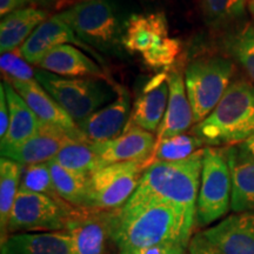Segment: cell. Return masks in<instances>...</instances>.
I'll use <instances>...</instances> for the list:
<instances>
[{"label":"cell","instance_id":"obj_29","mask_svg":"<svg viewBox=\"0 0 254 254\" xmlns=\"http://www.w3.org/2000/svg\"><path fill=\"white\" fill-rule=\"evenodd\" d=\"M204 141L193 133L172 136L157 141L154 147L152 163L153 161H178L190 158L196 152L202 150Z\"/></svg>","mask_w":254,"mask_h":254},{"label":"cell","instance_id":"obj_30","mask_svg":"<svg viewBox=\"0 0 254 254\" xmlns=\"http://www.w3.org/2000/svg\"><path fill=\"white\" fill-rule=\"evenodd\" d=\"M225 47L254 84V25L249 24L233 32L225 41Z\"/></svg>","mask_w":254,"mask_h":254},{"label":"cell","instance_id":"obj_3","mask_svg":"<svg viewBox=\"0 0 254 254\" xmlns=\"http://www.w3.org/2000/svg\"><path fill=\"white\" fill-rule=\"evenodd\" d=\"M193 134L205 145L236 146L254 134V84L232 82L207 118L196 124Z\"/></svg>","mask_w":254,"mask_h":254},{"label":"cell","instance_id":"obj_15","mask_svg":"<svg viewBox=\"0 0 254 254\" xmlns=\"http://www.w3.org/2000/svg\"><path fill=\"white\" fill-rule=\"evenodd\" d=\"M97 63L79 47L65 44L50 50L36 66L60 77L94 78L109 82L107 72Z\"/></svg>","mask_w":254,"mask_h":254},{"label":"cell","instance_id":"obj_21","mask_svg":"<svg viewBox=\"0 0 254 254\" xmlns=\"http://www.w3.org/2000/svg\"><path fill=\"white\" fill-rule=\"evenodd\" d=\"M6 80L11 82L14 90L26 101V104L40 122L67 129V131H79L74 120L59 106V104L37 80L18 81L8 80V79Z\"/></svg>","mask_w":254,"mask_h":254},{"label":"cell","instance_id":"obj_8","mask_svg":"<svg viewBox=\"0 0 254 254\" xmlns=\"http://www.w3.org/2000/svg\"><path fill=\"white\" fill-rule=\"evenodd\" d=\"M150 163L126 161L106 165L90 177L85 209L117 211L127 204Z\"/></svg>","mask_w":254,"mask_h":254},{"label":"cell","instance_id":"obj_2","mask_svg":"<svg viewBox=\"0 0 254 254\" xmlns=\"http://www.w3.org/2000/svg\"><path fill=\"white\" fill-rule=\"evenodd\" d=\"M205 148L178 161H153L126 205L160 201L195 212Z\"/></svg>","mask_w":254,"mask_h":254},{"label":"cell","instance_id":"obj_18","mask_svg":"<svg viewBox=\"0 0 254 254\" xmlns=\"http://www.w3.org/2000/svg\"><path fill=\"white\" fill-rule=\"evenodd\" d=\"M170 97L164 119L157 132V141L186 133L194 123V114L187 97L183 73L173 69L168 73Z\"/></svg>","mask_w":254,"mask_h":254},{"label":"cell","instance_id":"obj_40","mask_svg":"<svg viewBox=\"0 0 254 254\" xmlns=\"http://www.w3.org/2000/svg\"><path fill=\"white\" fill-rule=\"evenodd\" d=\"M247 7H249L250 13L252 14L253 17H254V0H250V1H249V5H247Z\"/></svg>","mask_w":254,"mask_h":254},{"label":"cell","instance_id":"obj_5","mask_svg":"<svg viewBox=\"0 0 254 254\" xmlns=\"http://www.w3.org/2000/svg\"><path fill=\"white\" fill-rule=\"evenodd\" d=\"M234 65L220 56L201 57L190 62L185 71V87L194 122L207 118L231 85Z\"/></svg>","mask_w":254,"mask_h":254},{"label":"cell","instance_id":"obj_37","mask_svg":"<svg viewBox=\"0 0 254 254\" xmlns=\"http://www.w3.org/2000/svg\"><path fill=\"white\" fill-rule=\"evenodd\" d=\"M32 4L33 2L31 0H0V15L2 19L12 12L30 7L28 5Z\"/></svg>","mask_w":254,"mask_h":254},{"label":"cell","instance_id":"obj_25","mask_svg":"<svg viewBox=\"0 0 254 254\" xmlns=\"http://www.w3.org/2000/svg\"><path fill=\"white\" fill-rule=\"evenodd\" d=\"M47 164L60 198L73 207L85 209L90 177L69 171L55 160L47 161Z\"/></svg>","mask_w":254,"mask_h":254},{"label":"cell","instance_id":"obj_4","mask_svg":"<svg viewBox=\"0 0 254 254\" xmlns=\"http://www.w3.org/2000/svg\"><path fill=\"white\" fill-rule=\"evenodd\" d=\"M58 15L95 51L120 55L124 49V25L110 0H81Z\"/></svg>","mask_w":254,"mask_h":254},{"label":"cell","instance_id":"obj_24","mask_svg":"<svg viewBox=\"0 0 254 254\" xmlns=\"http://www.w3.org/2000/svg\"><path fill=\"white\" fill-rule=\"evenodd\" d=\"M52 160L69 171L87 177H91L105 166L95 151L93 142L87 139H74L68 141Z\"/></svg>","mask_w":254,"mask_h":254},{"label":"cell","instance_id":"obj_14","mask_svg":"<svg viewBox=\"0 0 254 254\" xmlns=\"http://www.w3.org/2000/svg\"><path fill=\"white\" fill-rule=\"evenodd\" d=\"M114 90L118 94L116 100L77 124L80 132L92 142L112 140L122 134L129 122L132 109L128 91L117 84Z\"/></svg>","mask_w":254,"mask_h":254},{"label":"cell","instance_id":"obj_1","mask_svg":"<svg viewBox=\"0 0 254 254\" xmlns=\"http://www.w3.org/2000/svg\"><path fill=\"white\" fill-rule=\"evenodd\" d=\"M195 212L160 201L125 205L117 214L112 239L119 254H134L155 246L189 247Z\"/></svg>","mask_w":254,"mask_h":254},{"label":"cell","instance_id":"obj_31","mask_svg":"<svg viewBox=\"0 0 254 254\" xmlns=\"http://www.w3.org/2000/svg\"><path fill=\"white\" fill-rule=\"evenodd\" d=\"M19 190L41 193L56 200H63L55 189V184H53L47 163L25 166Z\"/></svg>","mask_w":254,"mask_h":254},{"label":"cell","instance_id":"obj_23","mask_svg":"<svg viewBox=\"0 0 254 254\" xmlns=\"http://www.w3.org/2000/svg\"><path fill=\"white\" fill-rule=\"evenodd\" d=\"M1 84L4 85L9 107V127L7 134L2 140H0V146L21 144L39 131L41 122L30 109L26 101L14 90L11 82L4 79Z\"/></svg>","mask_w":254,"mask_h":254},{"label":"cell","instance_id":"obj_17","mask_svg":"<svg viewBox=\"0 0 254 254\" xmlns=\"http://www.w3.org/2000/svg\"><path fill=\"white\" fill-rule=\"evenodd\" d=\"M170 86L168 74L160 72L145 84L132 107L129 123L151 133H157L166 112Z\"/></svg>","mask_w":254,"mask_h":254},{"label":"cell","instance_id":"obj_6","mask_svg":"<svg viewBox=\"0 0 254 254\" xmlns=\"http://www.w3.org/2000/svg\"><path fill=\"white\" fill-rule=\"evenodd\" d=\"M232 174L227 151L205 147L201 180L195 209V224L208 226L225 217L231 209Z\"/></svg>","mask_w":254,"mask_h":254},{"label":"cell","instance_id":"obj_19","mask_svg":"<svg viewBox=\"0 0 254 254\" xmlns=\"http://www.w3.org/2000/svg\"><path fill=\"white\" fill-rule=\"evenodd\" d=\"M168 38V23L164 12L132 14L124 24L123 47L129 53L145 55Z\"/></svg>","mask_w":254,"mask_h":254},{"label":"cell","instance_id":"obj_13","mask_svg":"<svg viewBox=\"0 0 254 254\" xmlns=\"http://www.w3.org/2000/svg\"><path fill=\"white\" fill-rule=\"evenodd\" d=\"M157 135L128 122L124 132L112 140L93 142L105 166L126 161L152 163Z\"/></svg>","mask_w":254,"mask_h":254},{"label":"cell","instance_id":"obj_7","mask_svg":"<svg viewBox=\"0 0 254 254\" xmlns=\"http://www.w3.org/2000/svg\"><path fill=\"white\" fill-rule=\"evenodd\" d=\"M36 80L59 106L79 124L98 111L112 95L105 82L94 78H66L36 69Z\"/></svg>","mask_w":254,"mask_h":254},{"label":"cell","instance_id":"obj_12","mask_svg":"<svg viewBox=\"0 0 254 254\" xmlns=\"http://www.w3.org/2000/svg\"><path fill=\"white\" fill-rule=\"evenodd\" d=\"M65 44L74 45L84 52L90 53L98 63H100V65L105 64L103 57L98 55V51L84 43L74 33V31L63 19L59 18L58 14L52 15L41 23L31 34V37L25 41L24 45L18 50V53L27 63L36 65L38 60L43 58L50 50Z\"/></svg>","mask_w":254,"mask_h":254},{"label":"cell","instance_id":"obj_9","mask_svg":"<svg viewBox=\"0 0 254 254\" xmlns=\"http://www.w3.org/2000/svg\"><path fill=\"white\" fill-rule=\"evenodd\" d=\"M77 209L64 200L19 190L9 217L7 236L23 232L66 231Z\"/></svg>","mask_w":254,"mask_h":254},{"label":"cell","instance_id":"obj_39","mask_svg":"<svg viewBox=\"0 0 254 254\" xmlns=\"http://www.w3.org/2000/svg\"><path fill=\"white\" fill-rule=\"evenodd\" d=\"M33 4H38V5H43V6H50L52 4H55L57 0H31Z\"/></svg>","mask_w":254,"mask_h":254},{"label":"cell","instance_id":"obj_27","mask_svg":"<svg viewBox=\"0 0 254 254\" xmlns=\"http://www.w3.org/2000/svg\"><path fill=\"white\" fill-rule=\"evenodd\" d=\"M228 163L232 174V212H254V161Z\"/></svg>","mask_w":254,"mask_h":254},{"label":"cell","instance_id":"obj_28","mask_svg":"<svg viewBox=\"0 0 254 254\" xmlns=\"http://www.w3.org/2000/svg\"><path fill=\"white\" fill-rule=\"evenodd\" d=\"M247 5V0H201L202 17L213 30H225L243 20Z\"/></svg>","mask_w":254,"mask_h":254},{"label":"cell","instance_id":"obj_10","mask_svg":"<svg viewBox=\"0 0 254 254\" xmlns=\"http://www.w3.org/2000/svg\"><path fill=\"white\" fill-rule=\"evenodd\" d=\"M74 139H87L79 131L72 132L41 122L39 131L24 142L13 146H1V157L30 166L55 159L59 151ZM88 140V139H87Z\"/></svg>","mask_w":254,"mask_h":254},{"label":"cell","instance_id":"obj_34","mask_svg":"<svg viewBox=\"0 0 254 254\" xmlns=\"http://www.w3.org/2000/svg\"><path fill=\"white\" fill-rule=\"evenodd\" d=\"M228 160L236 163H249L254 161V134L247 138L245 141L236 146L226 148Z\"/></svg>","mask_w":254,"mask_h":254},{"label":"cell","instance_id":"obj_35","mask_svg":"<svg viewBox=\"0 0 254 254\" xmlns=\"http://www.w3.org/2000/svg\"><path fill=\"white\" fill-rule=\"evenodd\" d=\"M187 250H189L187 254H224L213 243H211L206 238L204 232L196 233L195 236L190 238Z\"/></svg>","mask_w":254,"mask_h":254},{"label":"cell","instance_id":"obj_22","mask_svg":"<svg viewBox=\"0 0 254 254\" xmlns=\"http://www.w3.org/2000/svg\"><path fill=\"white\" fill-rule=\"evenodd\" d=\"M47 19V12L37 7H26L12 12L0 23V52L19 50L36 28Z\"/></svg>","mask_w":254,"mask_h":254},{"label":"cell","instance_id":"obj_16","mask_svg":"<svg viewBox=\"0 0 254 254\" xmlns=\"http://www.w3.org/2000/svg\"><path fill=\"white\" fill-rule=\"evenodd\" d=\"M204 234L224 254H254V212L228 215Z\"/></svg>","mask_w":254,"mask_h":254},{"label":"cell","instance_id":"obj_20","mask_svg":"<svg viewBox=\"0 0 254 254\" xmlns=\"http://www.w3.org/2000/svg\"><path fill=\"white\" fill-rule=\"evenodd\" d=\"M1 254H73V241L67 231L14 233L1 241Z\"/></svg>","mask_w":254,"mask_h":254},{"label":"cell","instance_id":"obj_32","mask_svg":"<svg viewBox=\"0 0 254 254\" xmlns=\"http://www.w3.org/2000/svg\"><path fill=\"white\" fill-rule=\"evenodd\" d=\"M183 50V43L178 38H166L153 49L142 55V60L152 69H164L172 66Z\"/></svg>","mask_w":254,"mask_h":254},{"label":"cell","instance_id":"obj_33","mask_svg":"<svg viewBox=\"0 0 254 254\" xmlns=\"http://www.w3.org/2000/svg\"><path fill=\"white\" fill-rule=\"evenodd\" d=\"M0 67L6 75L5 79L8 80H36V69L32 68L26 60L19 56V53H2L0 57Z\"/></svg>","mask_w":254,"mask_h":254},{"label":"cell","instance_id":"obj_38","mask_svg":"<svg viewBox=\"0 0 254 254\" xmlns=\"http://www.w3.org/2000/svg\"><path fill=\"white\" fill-rule=\"evenodd\" d=\"M134 254H187L186 247L179 245H164L150 247L142 251H139Z\"/></svg>","mask_w":254,"mask_h":254},{"label":"cell","instance_id":"obj_36","mask_svg":"<svg viewBox=\"0 0 254 254\" xmlns=\"http://www.w3.org/2000/svg\"><path fill=\"white\" fill-rule=\"evenodd\" d=\"M9 127V107L4 85L0 84V140L7 134Z\"/></svg>","mask_w":254,"mask_h":254},{"label":"cell","instance_id":"obj_26","mask_svg":"<svg viewBox=\"0 0 254 254\" xmlns=\"http://www.w3.org/2000/svg\"><path fill=\"white\" fill-rule=\"evenodd\" d=\"M25 166L11 159H0V227L1 240L7 236V226L15 198L20 189Z\"/></svg>","mask_w":254,"mask_h":254},{"label":"cell","instance_id":"obj_11","mask_svg":"<svg viewBox=\"0 0 254 254\" xmlns=\"http://www.w3.org/2000/svg\"><path fill=\"white\" fill-rule=\"evenodd\" d=\"M118 211L78 208L66 228L72 237L73 254H105L107 240L112 238Z\"/></svg>","mask_w":254,"mask_h":254}]
</instances>
